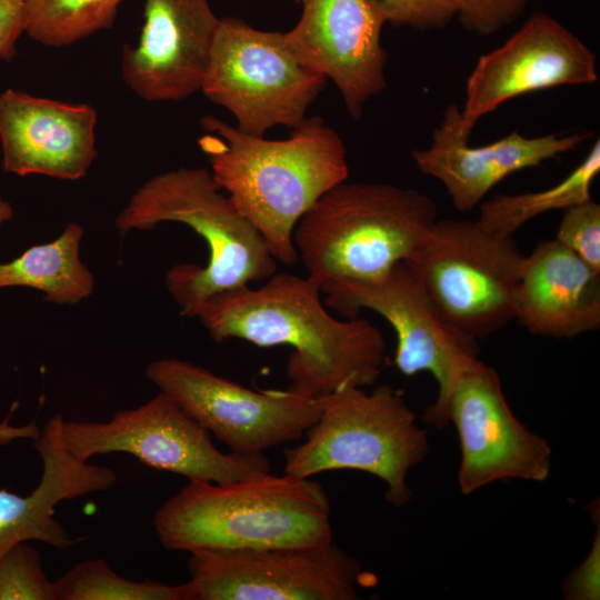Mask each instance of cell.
Listing matches in <instances>:
<instances>
[{
	"instance_id": "cell-1",
	"label": "cell",
	"mask_w": 600,
	"mask_h": 600,
	"mask_svg": "<svg viewBox=\"0 0 600 600\" xmlns=\"http://www.w3.org/2000/svg\"><path fill=\"white\" fill-rule=\"evenodd\" d=\"M259 287L244 286L208 298L199 308L210 337L242 339L258 347L289 346V389L321 398L346 384L370 387L386 357L380 330L360 317L338 319L324 308L309 277L274 273Z\"/></svg>"
},
{
	"instance_id": "cell-2",
	"label": "cell",
	"mask_w": 600,
	"mask_h": 600,
	"mask_svg": "<svg viewBox=\"0 0 600 600\" xmlns=\"http://www.w3.org/2000/svg\"><path fill=\"white\" fill-rule=\"evenodd\" d=\"M210 172L256 227L273 258L298 260L294 229L312 206L349 177L343 140L321 118H306L288 138L251 136L214 116L201 118Z\"/></svg>"
},
{
	"instance_id": "cell-3",
	"label": "cell",
	"mask_w": 600,
	"mask_h": 600,
	"mask_svg": "<svg viewBox=\"0 0 600 600\" xmlns=\"http://www.w3.org/2000/svg\"><path fill=\"white\" fill-rule=\"evenodd\" d=\"M153 527L166 549L189 553L332 541L323 487L284 472L227 483L189 481L158 508Z\"/></svg>"
},
{
	"instance_id": "cell-4",
	"label": "cell",
	"mask_w": 600,
	"mask_h": 600,
	"mask_svg": "<svg viewBox=\"0 0 600 600\" xmlns=\"http://www.w3.org/2000/svg\"><path fill=\"white\" fill-rule=\"evenodd\" d=\"M169 221L190 227L209 250L206 266L177 264L166 276V286L186 317L196 318L213 294L277 272V260L262 236L206 168H179L152 177L131 196L116 228L124 236Z\"/></svg>"
},
{
	"instance_id": "cell-5",
	"label": "cell",
	"mask_w": 600,
	"mask_h": 600,
	"mask_svg": "<svg viewBox=\"0 0 600 600\" xmlns=\"http://www.w3.org/2000/svg\"><path fill=\"white\" fill-rule=\"evenodd\" d=\"M438 214L434 200L384 182L344 181L300 219L293 242L308 276L321 287L371 279L403 262Z\"/></svg>"
},
{
	"instance_id": "cell-6",
	"label": "cell",
	"mask_w": 600,
	"mask_h": 600,
	"mask_svg": "<svg viewBox=\"0 0 600 600\" xmlns=\"http://www.w3.org/2000/svg\"><path fill=\"white\" fill-rule=\"evenodd\" d=\"M428 451V431L401 392L388 384L371 392L346 384L324 396L306 440L284 450L283 472L299 478L342 469L368 472L384 481L386 499L400 508L411 499L408 473Z\"/></svg>"
},
{
	"instance_id": "cell-7",
	"label": "cell",
	"mask_w": 600,
	"mask_h": 600,
	"mask_svg": "<svg viewBox=\"0 0 600 600\" xmlns=\"http://www.w3.org/2000/svg\"><path fill=\"white\" fill-rule=\"evenodd\" d=\"M522 260L512 236L477 220L437 219L403 264L442 317L478 339L513 319Z\"/></svg>"
},
{
	"instance_id": "cell-8",
	"label": "cell",
	"mask_w": 600,
	"mask_h": 600,
	"mask_svg": "<svg viewBox=\"0 0 600 600\" xmlns=\"http://www.w3.org/2000/svg\"><path fill=\"white\" fill-rule=\"evenodd\" d=\"M326 80L293 57L283 32L230 17L220 19L200 90L231 112L240 131L264 136L299 126Z\"/></svg>"
},
{
	"instance_id": "cell-9",
	"label": "cell",
	"mask_w": 600,
	"mask_h": 600,
	"mask_svg": "<svg viewBox=\"0 0 600 600\" xmlns=\"http://www.w3.org/2000/svg\"><path fill=\"white\" fill-rule=\"evenodd\" d=\"M423 421L438 428L454 424L463 494L510 479L541 482L550 474V444L519 421L498 372L479 357L459 367L444 392L426 409Z\"/></svg>"
},
{
	"instance_id": "cell-10",
	"label": "cell",
	"mask_w": 600,
	"mask_h": 600,
	"mask_svg": "<svg viewBox=\"0 0 600 600\" xmlns=\"http://www.w3.org/2000/svg\"><path fill=\"white\" fill-rule=\"evenodd\" d=\"M62 431L69 451L83 461L127 453L188 481L216 483L270 472L264 454L218 450L210 432L161 391L138 408L117 411L104 422L64 420Z\"/></svg>"
},
{
	"instance_id": "cell-11",
	"label": "cell",
	"mask_w": 600,
	"mask_h": 600,
	"mask_svg": "<svg viewBox=\"0 0 600 600\" xmlns=\"http://www.w3.org/2000/svg\"><path fill=\"white\" fill-rule=\"evenodd\" d=\"M147 378L231 452L264 454L300 439L318 420L324 397L287 390H253L191 362H150Z\"/></svg>"
},
{
	"instance_id": "cell-12",
	"label": "cell",
	"mask_w": 600,
	"mask_h": 600,
	"mask_svg": "<svg viewBox=\"0 0 600 600\" xmlns=\"http://www.w3.org/2000/svg\"><path fill=\"white\" fill-rule=\"evenodd\" d=\"M188 568L196 600H354L361 564L319 546L200 550Z\"/></svg>"
},
{
	"instance_id": "cell-13",
	"label": "cell",
	"mask_w": 600,
	"mask_h": 600,
	"mask_svg": "<svg viewBox=\"0 0 600 600\" xmlns=\"http://www.w3.org/2000/svg\"><path fill=\"white\" fill-rule=\"evenodd\" d=\"M326 304L346 318L369 309L384 318L397 337L394 366L404 376L426 371L447 389L459 367L479 357L477 339L449 323L403 262L371 279H341L321 287Z\"/></svg>"
},
{
	"instance_id": "cell-14",
	"label": "cell",
	"mask_w": 600,
	"mask_h": 600,
	"mask_svg": "<svg viewBox=\"0 0 600 600\" xmlns=\"http://www.w3.org/2000/svg\"><path fill=\"white\" fill-rule=\"evenodd\" d=\"M598 81L593 51L560 21L532 13L500 47L481 54L466 83L462 131L502 103L539 90Z\"/></svg>"
},
{
	"instance_id": "cell-15",
	"label": "cell",
	"mask_w": 600,
	"mask_h": 600,
	"mask_svg": "<svg viewBox=\"0 0 600 600\" xmlns=\"http://www.w3.org/2000/svg\"><path fill=\"white\" fill-rule=\"evenodd\" d=\"M301 16L283 32L293 57L338 88L353 119L387 87L381 32L387 20L372 0H294Z\"/></svg>"
},
{
	"instance_id": "cell-16",
	"label": "cell",
	"mask_w": 600,
	"mask_h": 600,
	"mask_svg": "<svg viewBox=\"0 0 600 600\" xmlns=\"http://www.w3.org/2000/svg\"><path fill=\"white\" fill-rule=\"evenodd\" d=\"M219 22L209 0H146L139 42L122 52L127 86L150 102L199 91Z\"/></svg>"
},
{
	"instance_id": "cell-17",
	"label": "cell",
	"mask_w": 600,
	"mask_h": 600,
	"mask_svg": "<svg viewBox=\"0 0 600 600\" xmlns=\"http://www.w3.org/2000/svg\"><path fill=\"white\" fill-rule=\"evenodd\" d=\"M588 137L586 131L526 137L514 130L489 144L473 147L462 131L460 108L450 103L430 146L414 150L412 159L422 173L444 187L459 212H468L508 176L574 150Z\"/></svg>"
},
{
	"instance_id": "cell-18",
	"label": "cell",
	"mask_w": 600,
	"mask_h": 600,
	"mask_svg": "<svg viewBox=\"0 0 600 600\" xmlns=\"http://www.w3.org/2000/svg\"><path fill=\"white\" fill-rule=\"evenodd\" d=\"M97 111L7 89L0 92L2 168L19 176L84 177L97 157Z\"/></svg>"
},
{
	"instance_id": "cell-19",
	"label": "cell",
	"mask_w": 600,
	"mask_h": 600,
	"mask_svg": "<svg viewBox=\"0 0 600 600\" xmlns=\"http://www.w3.org/2000/svg\"><path fill=\"white\" fill-rule=\"evenodd\" d=\"M63 423L62 416L56 414L37 438L42 474L34 490L19 496L0 489V558L16 544L29 541L67 549L74 540L56 518L57 506L106 491L118 481L112 469L80 460L69 451L63 440Z\"/></svg>"
},
{
	"instance_id": "cell-20",
	"label": "cell",
	"mask_w": 600,
	"mask_h": 600,
	"mask_svg": "<svg viewBox=\"0 0 600 600\" xmlns=\"http://www.w3.org/2000/svg\"><path fill=\"white\" fill-rule=\"evenodd\" d=\"M513 319L536 336L570 339L600 327V272L556 238L523 256Z\"/></svg>"
},
{
	"instance_id": "cell-21",
	"label": "cell",
	"mask_w": 600,
	"mask_h": 600,
	"mask_svg": "<svg viewBox=\"0 0 600 600\" xmlns=\"http://www.w3.org/2000/svg\"><path fill=\"white\" fill-rule=\"evenodd\" d=\"M83 229L71 222L51 242L33 246L10 262L0 263V288L29 287L44 299L74 306L94 288L91 271L79 257Z\"/></svg>"
},
{
	"instance_id": "cell-22",
	"label": "cell",
	"mask_w": 600,
	"mask_h": 600,
	"mask_svg": "<svg viewBox=\"0 0 600 600\" xmlns=\"http://www.w3.org/2000/svg\"><path fill=\"white\" fill-rule=\"evenodd\" d=\"M600 172V141L557 184L534 192L498 194L480 204L477 221L486 229L513 236L524 223L553 210H566L591 199L590 189Z\"/></svg>"
},
{
	"instance_id": "cell-23",
	"label": "cell",
	"mask_w": 600,
	"mask_h": 600,
	"mask_svg": "<svg viewBox=\"0 0 600 600\" xmlns=\"http://www.w3.org/2000/svg\"><path fill=\"white\" fill-rule=\"evenodd\" d=\"M54 600H196L190 581L166 584L133 581L116 573L103 559L79 562L53 581Z\"/></svg>"
},
{
	"instance_id": "cell-24",
	"label": "cell",
	"mask_w": 600,
	"mask_h": 600,
	"mask_svg": "<svg viewBox=\"0 0 600 600\" xmlns=\"http://www.w3.org/2000/svg\"><path fill=\"white\" fill-rule=\"evenodd\" d=\"M123 0H24V32L63 47L112 26Z\"/></svg>"
},
{
	"instance_id": "cell-25",
	"label": "cell",
	"mask_w": 600,
	"mask_h": 600,
	"mask_svg": "<svg viewBox=\"0 0 600 600\" xmlns=\"http://www.w3.org/2000/svg\"><path fill=\"white\" fill-rule=\"evenodd\" d=\"M0 600H54L39 551L16 544L0 558Z\"/></svg>"
},
{
	"instance_id": "cell-26",
	"label": "cell",
	"mask_w": 600,
	"mask_h": 600,
	"mask_svg": "<svg viewBox=\"0 0 600 600\" xmlns=\"http://www.w3.org/2000/svg\"><path fill=\"white\" fill-rule=\"evenodd\" d=\"M556 239L600 272V206L592 199L563 210Z\"/></svg>"
},
{
	"instance_id": "cell-27",
	"label": "cell",
	"mask_w": 600,
	"mask_h": 600,
	"mask_svg": "<svg viewBox=\"0 0 600 600\" xmlns=\"http://www.w3.org/2000/svg\"><path fill=\"white\" fill-rule=\"evenodd\" d=\"M460 24L469 32L488 36L512 23L531 0H449Z\"/></svg>"
},
{
	"instance_id": "cell-28",
	"label": "cell",
	"mask_w": 600,
	"mask_h": 600,
	"mask_svg": "<svg viewBox=\"0 0 600 600\" xmlns=\"http://www.w3.org/2000/svg\"><path fill=\"white\" fill-rule=\"evenodd\" d=\"M387 23L421 31L441 29L456 17L449 0H372Z\"/></svg>"
},
{
	"instance_id": "cell-29",
	"label": "cell",
	"mask_w": 600,
	"mask_h": 600,
	"mask_svg": "<svg viewBox=\"0 0 600 600\" xmlns=\"http://www.w3.org/2000/svg\"><path fill=\"white\" fill-rule=\"evenodd\" d=\"M599 518L592 549L584 561L568 578L563 594L567 599H599L600 539Z\"/></svg>"
},
{
	"instance_id": "cell-30",
	"label": "cell",
	"mask_w": 600,
	"mask_h": 600,
	"mask_svg": "<svg viewBox=\"0 0 600 600\" xmlns=\"http://www.w3.org/2000/svg\"><path fill=\"white\" fill-rule=\"evenodd\" d=\"M24 32V0H0V59L16 54V43Z\"/></svg>"
},
{
	"instance_id": "cell-31",
	"label": "cell",
	"mask_w": 600,
	"mask_h": 600,
	"mask_svg": "<svg viewBox=\"0 0 600 600\" xmlns=\"http://www.w3.org/2000/svg\"><path fill=\"white\" fill-rule=\"evenodd\" d=\"M13 216V209L0 194V224L10 220Z\"/></svg>"
}]
</instances>
